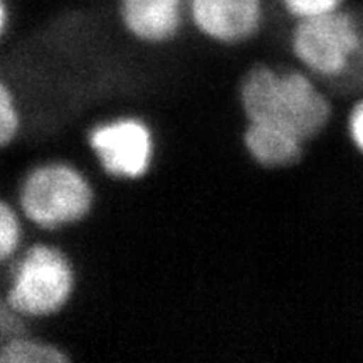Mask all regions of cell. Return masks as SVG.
<instances>
[{
	"label": "cell",
	"instance_id": "obj_6",
	"mask_svg": "<svg viewBox=\"0 0 363 363\" xmlns=\"http://www.w3.org/2000/svg\"><path fill=\"white\" fill-rule=\"evenodd\" d=\"M190 21L207 39L239 44L252 38L264 19V0H187Z\"/></svg>",
	"mask_w": 363,
	"mask_h": 363
},
{
	"label": "cell",
	"instance_id": "obj_8",
	"mask_svg": "<svg viewBox=\"0 0 363 363\" xmlns=\"http://www.w3.org/2000/svg\"><path fill=\"white\" fill-rule=\"evenodd\" d=\"M244 148L257 165L267 170H281L301 160L303 143L298 136L281 126L249 121L242 133Z\"/></svg>",
	"mask_w": 363,
	"mask_h": 363
},
{
	"label": "cell",
	"instance_id": "obj_1",
	"mask_svg": "<svg viewBox=\"0 0 363 363\" xmlns=\"http://www.w3.org/2000/svg\"><path fill=\"white\" fill-rule=\"evenodd\" d=\"M239 99L247 123L281 126L303 143L323 133L333 116L328 96L296 69L252 67L244 76Z\"/></svg>",
	"mask_w": 363,
	"mask_h": 363
},
{
	"label": "cell",
	"instance_id": "obj_2",
	"mask_svg": "<svg viewBox=\"0 0 363 363\" xmlns=\"http://www.w3.org/2000/svg\"><path fill=\"white\" fill-rule=\"evenodd\" d=\"M9 272L4 303L27 320H44L62 311L74 293L76 276L69 259L52 244H34Z\"/></svg>",
	"mask_w": 363,
	"mask_h": 363
},
{
	"label": "cell",
	"instance_id": "obj_5",
	"mask_svg": "<svg viewBox=\"0 0 363 363\" xmlns=\"http://www.w3.org/2000/svg\"><path fill=\"white\" fill-rule=\"evenodd\" d=\"M88 143L104 174L120 180L147 175L155 150L148 123L136 118H118L96 125L88 135Z\"/></svg>",
	"mask_w": 363,
	"mask_h": 363
},
{
	"label": "cell",
	"instance_id": "obj_4",
	"mask_svg": "<svg viewBox=\"0 0 363 363\" xmlns=\"http://www.w3.org/2000/svg\"><path fill=\"white\" fill-rule=\"evenodd\" d=\"M294 57L313 74L343 78L360 51L363 33L355 17L342 11L299 19L291 33Z\"/></svg>",
	"mask_w": 363,
	"mask_h": 363
},
{
	"label": "cell",
	"instance_id": "obj_12",
	"mask_svg": "<svg viewBox=\"0 0 363 363\" xmlns=\"http://www.w3.org/2000/svg\"><path fill=\"white\" fill-rule=\"evenodd\" d=\"M284 12L294 19H306V17L320 16L342 9L343 0H279Z\"/></svg>",
	"mask_w": 363,
	"mask_h": 363
},
{
	"label": "cell",
	"instance_id": "obj_11",
	"mask_svg": "<svg viewBox=\"0 0 363 363\" xmlns=\"http://www.w3.org/2000/svg\"><path fill=\"white\" fill-rule=\"evenodd\" d=\"M22 240L19 214L9 201L0 202V261L7 264L17 256Z\"/></svg>",
	"mask_w": 363,
	"mask_h": 363
},
{
	"label": "cell",
	"instance_id": "obj_10",
	"mask_svg": "<svg viewBox=\"0 0 363 363\" xmlns=\"http://www.w3.org/2000/svg\"><path fill=\"white\" fill-rule=\"evenodd\" d=\"M22 126L21 106L6 79L0 81V145L7 148L13 143Z\"/></svg>",
	"mask_w": 363,
	"mask_h": 363
},
{
	"label": "cell",
	"instance_id": "obj_13",
	"mask_svg": "<svg viewBox=\"0 0 363 363\" xmlns=\"http://www.w3.org/2000/svg\"><path fill=\"white\" fill-rule=\"evenodd\" d=\"M348 135H350L353 147L363 155V98L353 104L350 116H348Z\"/></svg>",
	"mask_w": 363,
	"mask_h": 363
},
{
	"label": "cell",
	"instance_id": "obj_14",
	"mask_svg": "<svg viewBox=\"0 0 363 363\" xmlns=\"http://www.w3.org/2000/svg\"><path fill=\"white\" fill-rule=\"evenodd\" d=\"M9 29V4L7 0H0V33L7 34Z\"/></svg>",
	"mask_w": 363,
	"mask_h": 363
},
{
	"label": "cell",
	"instance_id": "obj_9",
	"mask_svg": "<svg viewBox=\"0 0 363 363\" xmlns=\"http://www.w3.org/2000/svg\"><path fill=\"white\" fill-rule=\"evenodd\" d=\"M71 357L51 342L21 337L4 342L0 363H67Z\"/></svg>",
	"mask_w": 363,
	"mask_h": 363
},
{
	"label": "cell",
	"instance_id": "obj_7",
	"mask_svg": "<svg viewBox=\"0 0 363 363\" xmlns=\"http://www.w3.org/2000/svg\"><path fill=\"white\" fill-rule=\"evenodd\" d=\"M185 0H120L121 24L142 43L172 40L184 24Z\"/></svg>",
	"mask_w": 363,
	"mask_h": 363
},
{
	"label": "cell",
	"instance_id": "obj_3",
	"mask_svg": "<svg viewBox=\"0 0 363 363\" xmlns=\"http://www.w3.org/2000/svg\"><path fill=\"white\" fill-rule=\"evenodd\" d=\"M17 202L24 219L40 229L57 230L89 214L94 192L88 179L62 162L44 163L22 180Z\"/></svg>",
	"mask_w": 363,
	"mask_h": 363
}]
</instances>
